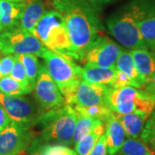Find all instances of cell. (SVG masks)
I'll return each instance as SVG.
<instances>
[{
    "label": "cell",
    "mask_w": 155,
    "mask_h": 155,
    "mask_svg": "<svg viewBox=\"0 0 155 155\" xmlns=\"http://www.w3.org/2000/svg\"><path fill=\"white\" fill-rule=\"evenodd\" d=\"M17 55L26 71L28 82L33 87H35L40 70L37 56L32 54H17Z\"/></svg>",
    "instance_id": "484cf974"
},
{
    "label": "cell",
    "mask_w": 155,
    "mask_h": 155,
    "mask_svg": "<svg viewBox=\"0 0 155 155\" xmlns=\"http://www.w3.org/2000/svg\"><path fill=\"white\" fill-rule=\"evenodd\" d=\"M11 122L10 116H8L4 107L0 104V132H2Z\"/></svg>",
    "instance_id": "1f68e13d"
},
{
    "label": "cell",
    "mask_w": 155,
    "mask_h": 155,
    "mask_svg": "<svg viewBox=\"0 0 155 155\" xmlns=\"http://www.w3.org/2000/svg\"><path fill=\"white\" fill-rule=\"evenodd\" d=\"M139 29L147 48L155 53V2L147 0L139 22Z\"/></svg>",
    "instance_id": "4fadbf2b"
},
{
    "label": "cell",
    "mask_w": 155,
    "mask_h": 155,
    "mask_svg": "<svg viewBox=\"0 0 155 155\" xmlns=\"http://www.w3.org/2000/svg\"><path fill=\"white\" fill-rule=\"evenodd\" d=\"M116 67L117 70L124 72L132 79L134 84V87L137 89H143L145 86L144 80L140 76L136 67L134 66L133 58L130 51L122 49L119 54L116 63Z\"/></svg>",
    "instance_id": "ffe728a7"
},
{
    "label": "cell",
    "mask_w": 155,
    "mask_h": 155,
    "mask_svg": "<svg viewBox=\"0 0 155 155\" xmlns=\"http://www.w3.org/2000/svg\"><path fill=\"white\" fill-rule=\"evenodd\" d=\"M116 67L103 68L97 67H84L81 68L82 80L91 84H98L110 87L116 74Z\"/></svg>",
    "instance_id": "ac0fdd59"
},
{
    "label": "cell",
    "mask_w": 155,
    "mask_h": 155,
    "mask_svg": "<svg viewBox=\"0 0 155 155\" xmlns=\"http://www.w3.org/2000/svg\"><path fill=\"white\" fill-rule=\"evenodd\" d=\"M110 86L91 84L81 80L72 93L65 98L66 104L72 107H90L106 105V99Z\"/></svg>",
    "instance_id": "7c38bea8"
},
{
    "label": "cell",
    "mask_w": 155,
    "mask_h": 155,
    "mask_svg": "<svg viewBox=\"0 0 155 155\" xmlns=\"http://www.w3.org/2000/svg\"><path fill=\"white\" fill-rule=\"evenodd\" d=\"M34 90L35 101L42 113L66 104L63 95L54 79L50 77L44 65L40 66Z\"/></svg>",
    "instance_id": "8fae6325"
},
{
    "label": "cell",
    "mask_w": 155,
    "mask_h": 155,
    "mask_svg": "<svg viewBox=\"0 0 155 155\" xmlns=\"http://www.w3.org/2000/svg\"><path fill=\"white\" fill-rule=\"evenodd\" d=\"M116 115L122 123L127 138H139L143 130L145 123L149 117L136 112L127 113L124 115Z\"/></svg>",
    "instance_id": "d6986e66"
},
{
    "label": "cell",
    "mask_w": 155,
    "mask_h": 155,
    "mask_svg": "<svg viewBox=\"0 0 155 155\" xmlns=\"http://www.w3.org/2000/svg\"><path fill=\"white\" fill-rule=\"evenodd\" d=\"M106 105L116 114L136 112L149 116L155 110V100L143 89L133 86L110 88Z\"/></svg>",
    "instance_id": "5b68a950"
},
{
    "label": "cell",
    "mask_w": 155,
    "mask_h": 155,
    "mask_svg": "<svg viewBox=\"0 0 155 155\" xmlns=\"http://www.w3.org/2000/svg\"><path fill=\"white\" fill-rule=\"evenodd\" d=\"M105 133V124L100 122L86 135L79 140L74 145L75 152L78 155H89L98 139Z\"/></svg>",
    "instance_id": "44dd1931"
},
{
    "label": "cell",
    "mask_w": 155,
    "mask_h": 155,
    "mask_svg": "<svg viewBox=\"0 0 155 155\" xmlns=\"http://www.w3.org/2000/svg\"><path fill=\"white\" fill-rule=\"evenodd\" d=\"M130 53L140 76L147 84L155 71V53L146 48L131 49Z\"/></svg>",
    "instance_id": "2e32d148"
},
{
    "label": "cell",
    "mask_w": 155,
    "mask_h": 155,
    "mask_svg": "<svg viewBox=\"0 0 155 155\" xmlns=\"http://www.w3.org/2000/svg\"><path fill=\"white\" fill-rule=\"evenodd\" d=\"M7 1H11V2H16V3H22L24 2V0H7Z\"/></svg>",
    "instance_id": "d590c367"
},
{
    "label": "cell",
    "mask_w": 155,
    "mask_h": 155,
    "mask_svg": "<svg viewBox=\"0 0 155 155\" xmlns=\"http://www.w3.org/2000/svg\"><path fill=\"white\" fill-rule=\"evenodd\" d=\"M72 108L78 113L82 114L84 116H89L93 119L99 120L102 122H104V124L114 114V112L107 105H96L90 106V107L74 106Z\"/></svg>",
    "instance_id": "d4e9b609"
},
{
    "label": "cell",
    "mask_w": 155,
    "mask_h": 155,
    "mask_svg": "<svg viewBox=\"0 0 155 155\" xmlns=\"http://www.w3.org/2000/svg\"><path fill=\"white\" fill-rule=\"evenodd\" d=\"M81 1H83L85 4H87L95 8L96 10L100 11L102 7H104L106 5H109L116 0H81Z\"/></svg>",
    "instance_id": "d6a6232c"
},
{
    "label": "cell",
    "mask_w": 155,
    "mask_h": 155,
    "mask_svg": "<svg viewBox=\"0 0 155 155\" xmlns=\"http://www.w3.org/2000/svg\"><path fill=\"white\" fill-rule=\"evenodd\" d=\"M140 138L155 153V110L147 118Z\"/></svg>",
    "instance_id": "4316f807"
},
{
    "label": "cell",
    "mask_w": 155,
    "mask_h": 155,
    "mask_svg": "<svg viewBox=\"0 0 155 155\" xmlns=\"http://www.w3.org/2000/svg\"><path fill=\"white\" fill-rule=\"evenodd\" d=\"M10 76L12 78H14L15 80H17V81L23 84L31 85L29 84V82H28V77H27V74H26V71L24 69V67H23V65L22 64V62L19 60L17 54H16V60H15V62H14V66H13V68L11 70Z\"/></svg>",
    "instance_id": "83f0119b"
},
{
    "label": "cell",
    "mask_w": 155,
    "mask_h": 155,
    "mask_svg": "<svg viewBox=\"0 0 155 155\" xmlns=\"http://www.w3.org/2000/svg\"><path fill=\"white\" fill-rule=\"evenodd\" d=\"M115 155H154V152L140 138H127Z\"/></svg>",
    "instance_id": "7402d4cb"
},
{
    "label": "cell",
    "mask_w": 155,
    "mask_h": 155,
    "mask_svg": "<svg viewBox=\"0 0 155 155\" xmlns=\"http://www.w3.org/2000/svg\"><path fill=\"white\" fill-rule=\"evenodd\" d=\"M122 50V48L112 40L99 35L84 51L79 61L84 67H116L117 58Z\"/></svg>",
    "instance_id": "ba28073f"
},
{
    "label": "cell",
    "mask_w": 155,
    "mask_h": 155,
    "mask_svg": "<svg viewBox=\"0 0 155 155\" xmlns=\"http://www.w3.org/2000/svg\"><path fill=\"white\" fill-rule=\"evenodd\" d=\"M89 155H108V150L106 147L105 135L103 134L94 146L93 149Z\"/></svg>",
    "instance_id": "4dcf8cb0"
},
{
    "label": "cell",
    "mask_w": 155,
    "mask_h": 155,
    "mask_svg": "<svg viewBox=\"0 0 155 155\" xmlns=\"http://www.w3.org/2000/svg\"><path fill=\"white\" fill-rule=\"evenodd\" d=\"M147 0H131L110 15L106 25L111 35L130 49L147 48L139 29V22Z\"/></svg>",
    "instance_id": "3957f363"
},
{
    "label": "cell",
    "mask_w": 155,
    "mask_h": 155,
    "mask_svg": "<svg viewBox=\"0 0 155 155\" xmlns=\"http://www.w3.org/2000/svg\"><path fill=\"white\" fill-rule=\"evenodd\" d=\"M47 48L33 34L20 27L0 33V52L4 55L32 54L41 57Z\"/></svg>",
    "instance_id": "52a82bcc"
},
{
    "label": "cell",
    "mask_w": 155,
    "mask_h": 155,
    "mask_svg": "<svg viewBox=\"0 0 155 155\" xmlns=\"http://www.w3.org/2000/svg\"><path fill=\"white\" fill-rule=\"evenodd\" d=\"M154 155H155V153H154Z\"/></svg>",
    "instance_id": "74e56055"
},
{
    "label": "cell",
    "mask_w": 155,
    "mask_h": 155,
    "mask_svg": "<svg viewBox=\"0 0 155 155\" xmlns=\"http://www.w3.org/2000/svg\"><path fill=\"white\" fill-rule=\"evenodd\" d=\"M76 155H78V154H76Z\"/></svg>",
    "instance_id": "f35d334b"
},
{
    "label": "cell",
    "mask_w": 155,
    "mask_h": 155,
    "mask_svg": "<svg viewBox=\"0 0 155 155\" xmlns=\"http://www.w3.org/2000/svg\"><path fill=\"white\" fill-rule=\"evenodd\" d=\"M31 33L48 49L72 61H78L67 32L64 18L59 11H46Z\"/></svg>",
    "instance_id": "277c9868"
},
{
    "label": "cell",
    "mask_w": 155,
    "mask_h": 155,
    "mask_svg": "<svg viewBox=\"0 0 155 155\" xmlns=\"http://www.w3.org/2000/svg\"><path fill=\"white\" fill-rule=\"evenodd\" d=\"M24 4L0 0V24L4 29L18 28Z\"/></svg>",
    "instance_id": "e0dca14e"
},
{
    "label": "cell",
    "mask_w": 155,
    "mask_h": 155,
    "mask_svg": "<svg viewBox=\"0 0 155 155\" xmlns=\"http://www.w3.org/2000/svg\"><path fill=\"white\" fill-rule=\"evenodd\" d=\"M31 85H26L7 76L0 78V93L8 96H23L34 91Z\"/></svg>",
    "instance_id": "603a6c76"
},
{
    "label": "cell",
    "mask_w": 155,
    "mask_h": 155,
    "mask_svg": "<svg viewBox=\"0 0 155 155\" xmlns=\"http://www.w3.org/2000/svg\"><path fill=\"white\" fill-rule=\"evenodd\" d=\"M16 60V54H8L0 59V78L10 76Z\"/></svg>",
    "instance_id": "f1b7e54d"
},
{
    "label": "cell",
    "mask_w": 155,
    "mask_h": 155,
    "mask_svg": "<svg viewBox=\"0 0 155 155\" xmlns=\"http://www.w3.org/2000/svg\"><path fill=\"white\" fill-rule=\"evenodd\" d=\"M0 104L4 107L11 121L34 127L42 114L33 101L22 96H8L0 93Z\"/></svg>",
    "instance_id": "9c48e42d"
},
{
    "label": "cell",
    "mask_w": 155,
    "mask_h": 155,
    "mask_svg": "<svg viewBox=\"0 0 155 155\" xmlns=\"http://www.w3.org/2000/svg\"><path fill=\"white\" fill-rule=\"evenodd\" d=\"M100 122H102L99 120L84 116L82 114H79L77 112V120H76V125H75L73 138H72L73 146L76 144L79 140L83 138L84 135L90 133Z\"/></svg>",
    "instance_id": "cb8c5ba5"
},
{
    "label": "cell",
    "mask_w": 155,
    "mask_h": 155,
    "mask_svg": "<svg viewBox=\"0 0 155 155\" xmlns=\"http://www.w3.org/2000/svg\"><path fill=\"white\" fill-rule=\"evenodd\" d=\"M105 140L108 154L115 155L126 140V134L116 113L105 123Z\"/></svg>",
    "instance_id": "5bb4252c"
},
{
    "label": "cell",
    "mask_w": 155,
    "mask_h": 155,
    "mask_svg": "<svg viewBox=\"0 0 155 155\" xmlns=\"http://www.w3.org/2000/svg\"><path fill=\"white\" fill-rule=\"evenodd\" d=\"M41 58L50 77L55 82L64 98H67L82 80L81 67L72 60L48 48L45 50Z\"/></svg>",
    "instance_id": "8992f818"
},
{
    "label": "cell",
    "mask_w": 155,
    "mask_h": 155,
    "mask_svg": "<svg viewBox=\"0 0 155 155\" xmlns=\"http://www.w3.org/2000/svg\"><path fill=\"white\" fill-rule=\"evenodd\" d=\"M77 120V112L69 104L42 113L35 126L41 127L39 134L29 147L41 145H73L72 138ZM28 147V148H29Z\"/></svg>",
    "instance_id": "7a4b0ae2"
},
{
    "label": "cell",
    "mask_w": 155,
    "mask_h": 155,
    "mask_svg": "<svg viewBox=\"0 0 155 155\" xmlns=\"http://www.w3.org/2000/svg\"><path fill=\"white\" fill-rule=\"evenodd\" d=\"M35 138L32 127L11 122L0 132V155H19Z\"/></svg>",
    "instance_id": "30bf717a"
},
{
    "label": "cell",
    "mask_w": 155,
    "mask_h": 155,
    "mask_svg": "<svg viewBox=\"0 0 155 155\" xmlns=\"http://www.w3.org/2000/svg\"><path fill=\"white\" fill-rule=\"evenodd\" d=\"M125 86H133L134 87V84L132 81V79L125 74L124 72H121L119 70L116 71V77L114 78L113 82L111 84V88H122Z\"/></svg>",
    "instance_id": "f546056e"
},
{
    "label": "cell",
    "mask_w": 155,
    "mask_h": 155,
    "mask_svg": "<svg viewBox=\"0 0 155 155\" xmlns=\"http://www.w3.org/2000/svg\"><path fill=\"white\" fill-rule=\"evenodd\" d=\"M53 5L64 18L79 61L84 51L104 29L99 11L81 0H53Z\"/></svg>",
    "instance_id": "6da1fadb"
},
{
    "label": "cell",
    "mask_w": 155,
    "mask_h": 155,
    "mask_svg": "<svg viewBox=\"0 0 155 155\" xmlns=\"http://www.w3.org/2000/svg\"><path fill=\"white\" fill-rule=\"evenodd\" d=\"M143 90L155 100V71L152 78L147 81V83L145 84Z\"/></svg>",
    "instance_id": "836d02e7"
},
{
    "label": "cell",
    "mask_w": 155,
    "mask_h": 155,
    "mask_svg": "<svg viewBox=\"0 0 155 155\" xmlns=\"http://www.w3.org/2000/svg\"><path fill=\"white\" fill-rule=\"evenodd\" d=\"M28 150H29V155H48L46 148V145L29 147Z\"/></svg>",
    "instance_id": "e575fe53"
},
{
    "label": "cell",
    "mask_w": 155,
    "mask_h": 155,
    "mask_svg": "<svg viewBox=\"0 0 155 155\" xmlns=\"http://www.w3.org/2000/svg\"><path fill=\"white\" fill-rule=\"evenodd\" d=\"M45 12L43 0H25L19 27L31 33Z\"/></svg>",
    "instance_id": "9a60e30c"
},
{
    "label": "cell",
    "mask_w": 155,
    "mask_h": 155,
    "mask_svg": "<svg viewBox=\"0 0 155 155\" xmlns=\"http://www.w3.org/2000/svg\"><path fill=\"white\" fill-rule=\"evenodd\" d=\"M3 30H4V28H3V27H2V25L0 24V33H1V32H2Z\"/></svg>",
    "instance_id": "8d00e7d4"
}]
</instances>
